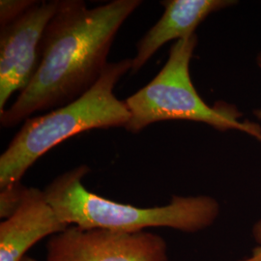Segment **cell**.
<instances>
[{
	"label": "cell",
	"mask_w": 261,
	"mask_h": 261,
	"mask_svg": "<svg viewBox=\"0 0 261 261\" xmlns=\"http://www.w3.org/2000/svg\"><path fill=\"white\" fill-rule=\"evenodd\" d=\"M140 0H113L92 9L82 0H59L47 23L37 70L16 101L0 113L3 128L36 112L72 103L100 80L114 38Z\"/></svg>",
	"instance_id": "cell-1"
},
{
	"label": "cell",
	"mask_w": 261,
	"mask_h": 261,
	"mask_svg": "<svg viewBox=\"0 0 261 261\" xmlns=\"http://www.w3.org/2000/svg\"><path fill=\"white\" fill-rule=\"evenodd\" d=\"M85 165L58 175L44 190L62 222L83 228L136 233L153 227L197 232L214 224L220 205L211 196H173L168 205L138 207L93 194L84 185Z\"/></svg>",
	"instance_id": "cell-2"
},
{
	"label": "cell",
	"mask_w": 261,
	"mask_h": 261,
	"mask_svg": "<svg viewBox=\"0 0 261 261\" xmlns=\"http://www.w3.org/2000/svg\"><path fill=\"white\" fill-rule=\"evenodd\" d=\"M132 59L109 63L100 80L74 102L28 118L0 156V188L19 183L47 151L85 130L125 128L130 119L125 102L113 93Z\"/></svg>",
	"instance_id": "cell-3"
},
{
	"label": "cell",
	"mask_w": 261,
	"mask_h": 261,
	"mask_svg": "<svg viewBox=\"0 0 261 261\" xmlns=\"http://www.w3.org/2000/svg\"><path fill=\"white\" fill-rule=\"evenodd\" d=\"M196 45V34L176 41L158 75L124 101L130 114L125 129L137 134L156 122L186 120L202 122L218 130H242L261 140L259 126L239 121L241 114L232 107H209L196 92L190 75Z\"/></svg>",
	"instance_id": "cell-4"
},
{
	"label": "cell",
	"mask_w": 261,
	"mask_h": 261,
	"mask_svg": "<svg viewBox=\"0 0 261 261\" xmlns=\"http://www.w3.org/2000/svg\"><path fill=\"white\" fill-rule=\"evenodd\" d=\"M47 261H168V244L150 231L126 233L70 225L49 238Z\"/></svg>",
	"instance_id": "cell-5"
},
{
	"label": "cell",
	"mask_w": 261,
	"mask_h": 261,
	"mask_svg": "<svg viewBox=\"0 0 261 261\" xmlns=\"http://www.w3.org/2000/svg\"><path fill=\"white\" fill-rule=\"evenodd\" d=\"M59 0L37 1L19 19L0 31V113L11 96L22 91L37 70L42 40Z\"/></svg>",
	"instance_id": "cell-6"
},
{
	"label": "cell",
	"mask_w": 261,
	"mask_h": 261,
	"mask_svg": "<svg viewBox=\"0 0 261 261\" xmlns=\"http://www.w3.org/2000/svg\"><path fill=\"white\" fill-rule=\"evenodd\" d=\"M69 226L57 216L44 191L27 188L19 209L0 223V261H21L36 243Z\"/></svg>",
	"instance_id": "cell-7"
},
{
	"label": "cell",
	"mask_w": 261,
	"mask_h": 261,
	"mask_svg": "<svg viewBox=\"0 0 261 261\" xmlns=\"http://www.w3.org/2000/svg\"><path fill=\"white\" fill-rule=\"evenodd\" d=\"M236 3L230 0H168L162 1L165 12L137 45L130 74H136L165 44L195 34L197 27L212 13Z\"/></svg>",
	"instance_id": "cell-8"
},
{
	"label": "cell",
	"mask_w": 261,
	"mask_h": 261,
	"mask_svg": "<svg viewBox=\"0 0 261 261\" xmlns=\"http://www.w3.org/2000/svg\"><path fill=\"white\" fill-rule=\"evenodd\" d=\"M27 188L19 183L0 188V218L6 220L14 214L22 202Z\"/></svg>",
	"instance_id": "cell-9"
},
{
	"label": "cell",
	"mask_w": 261,
	"mask_h": 261,
	"mask_svg": "<svg viewBox=\"0 0 261 261\" xmlns=\"http://www.w3.org/2000/svg\"><path fill=\"white\" fill-rule=\"evenodd\" d=\"M34 0H1L0 1V27L4 28L24 15L36 4Z\"/></svg>",
	"instance_id": "cell-10"
},
{
	"label": "cell",
	"mask_w": 261,
	"mask_h": 261,
	"mask_svg": "<svg viewBox=\"0 0 261 261\" xmlns=\"http://www.w3.org/2000/svg\"><path fill=\"white\" fill-rule=\"evenodd\" d=\"M252 233L258 246L252 250V255L250 257L239 261H261V219L253 226Z\"/></svg>",
	"instance_id": "cell-11"
},
{
	"label": "cell",
	"mask_w": 261,
	"mask_h": 261,
	"mask_svg": "<svg viewBox=\"0 0 261 261\" xmlns=\"http://www.w3.org/2000/svg\"><path fill=\"white\" fill-rule=\"evenodd\" d=\"M257 63H258V66H259V68L261 69V54L258 56V57H257ZM255 113V115L259 118V119H261V110L260 111H257V112H254Z\"/></svg>",
	"instance_id": "cell-12"
},
{
	"label": "cell",
	"mask_w": 261,
	"mask_h": 261,
	"mask_svg": "<svg viewBox=\"0 0 261 261\" xmlns=\"http://www.w3.org/2000/svg\"><path fill=\"white\" fill-rule=\"evenodd\" d=\"M21 261H37L36 259H34V258H32V257H30V256H25V257H23Z\"/></svg>",
	"instance_id": "cell-13"
}]
</instances>
